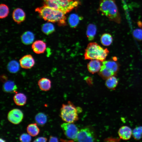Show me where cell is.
I'll use <instances>...</instances> for the list:
<instances>
[{
	"label": "cell",
	"mask_w": 142,
	"mask_h": 142,
	"mask_svg": "<svg viewBox=\"0 0 142 142\" xmlns=\"http://www.w3.org/2000/svg\"><path fill=\"white\" fill-rule=\"evenodd\" d=\"M35 10L40 17L45 21L57 23L60 26L66 25L65 14L61 11L44 5L36 8Z\"/></svg>",
	"instance_id": "1"
},
{
	"label": "cell",
	"mask_w": 142,
	"mask_h": 142,
	"mask_svg": "<svg viewBox=\"0 0 142 142\" xmlns=\"http://www.w3.org/2000/svg\"><path fill=\"white\" fill-rule=\"evenodd\" d=\"M109 20L120 24L121 17L115 0H101L98 9Z\"/></svg>",
	"instance_id": "2"
},
{
	"label": "cell",
	"mask_w": 142,
	"mask_h": 142,
	"mask_svg": "<svg viewBox=\"0 0 142 142\" xmlns=\"http://www.w3.org/2000/svg\"><path fill=\"white\" fill-rule=\"evenodd\" d=\"M107 48L104 49L95 42L89 43L85 50V59L97 60L104 61L109 53Z\"/></svg>",
	"instance_id": "3"
},
{
	"label": "cell",
	"mask_w": 142,
	"mask_h": 142,
	"mask_svg": "<svg viewBox=\"0 0 142 142\" xmlns=\"http://www.w3.org/2000/svg\"><path fill=\"white\" fill-rule=\"evenodd\" d=\"M80 3L78 0H43V5L61 11L65 14L77 7Z\"/></svg>",
	"instance_id": "4"
},
{
	"label": "cell",
	"mask_w": 142,
	"mask_h": 142,
	"mask_svg": "<svg viewBox=\"0 0 142 142\" xmlns=\"http://www.w3.org/2000/svg\"><path fill=\"white\" fill-rule=\"evenodd\" d=\"M77 108L71 102L63 104L60 110L62 119L66 122L73 123L78 119Z\"/></svg>",
	"instance_id": "5"
},
{
	"label": "cell",
	"mask_w": 142,
	"mask_h": 142,
	"mask_svg": "<svg viewBox=\"0 0 142 142\" xmlns=\"http://www.w3.org/2000/svg\"><path fill=\"white\" fill-rule=\"evenodd\" d=\"M96 140L94 131L90 127H86L79 130L75 140L78 142H94Z\"/></svg>",
	"instance_id": "6"
},
{
	"label": "cell",
	"mask_w": 142,
	"mask_h": 142,
	"mask_svg": "<svg viewBox=\"0 0 142 142\" xmlns=\"http://www.w3.org/2000/svg\"><path fill=\"white\" fill-rule=\"evenodd\" d=\"M61 127L67 138L75 140L79 131L75 125L73 123L66 122L62 124Z\"/></svg>",
	"instance_id": "7"
},
{
	"label": "cell",
	"mask_w": 142,
	"mask_h": 142,
	"mask_svg": "<svg viewBox=\"0 0 142 142\" xmlns=\"http://www.w3.org/2000/svg\"><path fill=\"white\" fill-rule=\"evenodd\" d=\"M23 117V112L18 109H14L11 110L7 115V119L9 121L15 124H17L20 123Z\"/></svg>",
	"instance_id": "8"
},
{
	"label": "cell",
	"mask_w": 142,
	"mask_h": 142,
	"mask_svg": "<svg viewBox=\"0 0 142 142\" xmlns=\"http://www.w3.org/2000/svg\"><path fill=\"white\" fill-rule=\"evenodd\" d=\"M35 63L34 58L30 54L25 55L19 60L21 67L25 69H29L32 67Z\"/></svg>",
	"instance_id": "9"
},
{
	"label": "cell",
	"mask_w": 142,
	"mask_h": 142,
	"mask_svg": "<svg viewBox=\"0 0 142 142\" xmlns=\"http://www.w3.org/2000/svg\"><path fill=\"white\" fill-rule=\"evenodd\" d=\"M118 135L120 138L124 140L129 139L132 135V130L129 126H123L119 129Z\"/></svg>",
	"instance_id": "10"
},
{
	"label": "cell",
	"mask_w": 142,
	"mask_h": 142,
	"mask_svg": "<svg viewBox=\"0 0 142 142\" xmlns=\"http://www.w3.org/2000/svg\"><path fill=\"white\" fill-rule=\"evenodd\" d=\"M32 48L33 51L37 54L43 53L46 48V43L41 40H38L32 44Z\"/></svg>",
	"instance_id": "11"
},
{
	"label": "cell",
	"mask_w": 142,
	"mask_h": 142,
	"mask_svg": "<svg viewBox=\"0 0 142 142\" xmlns=\"http://www.w3.org/2000/svg\"><path fill=\"white\" fill-rule=\"evenodd\" d=\"M25 17V13L22 9L17 8L13 11L12 13V18L14 21L17 24H20L23 22Z\"/></svg>",
	"instance_id": "12"
},
{
	"label": "cell",
	"mask_w": 142,
	"mask_h": 142,
	"mask_svg": "<svg viewBox=\"0 0 142 142\" xmlns=\"http://www.w3.org/2000/svg\"><path fill=\"white\" fill-rule=\"evenodd\" d=\"M100 62L97 60H91L87 64L88 71L93 74L99 71L102 66Z\"/></svg>",
	"instance_id": "13"
},
{
	"label": "cell",
	"mask_w": 142,
	"mask_h": 142,
	"mask_svg": "<svg viewBox=\"0 0 142 142\" xmlns=\"http://www.w3.org/2000/svg\"><path fill=\"white\" fill-rule=\"evenodd\" d=\"M38 85L41 90L47 91L49 90L51 88V82L49 79L46 78H42L38 80Z\"/></svg>",
	"instance_id": "14"
},
{
	"label": "cell",
	"mask_w": 142,
	"mask_h": 142,
	"mask_svg": "<svg viewBox=\"0 0 142 142\" xmlns=\"http://www.w3.org/2000/svg\"><path fill=\"white\" fill-rule=\"evenodd\" d=\"M22 42L26 45H29L32 43L34 39L33 33L30 31H27L24 32L21 36Z\"/></svg>",
	"instance_id": "15"
},
{
	"label": "cell",
	"mask_w": 142,
	"mask_h": 142,
	"mask_svg": "<svg viewBox=\"0 0 142 142\" xmlns=\"http://www.w3.org/2000/svg\"><path fill=\"white\" fill-rule=\"evenodd\" d=\"M82 17L75 13L70 14L68 18V21L70 26L72 28H75L78 25Z\"/></svg>",
	"instance_id": "16"
},
{
	"label": "cell",
	"mask_w": 142,
	"mask_h": 142,
	"mask_svg": "<svg viewBox=\"0 0 142 142\" xmlns=\"http://www.w3.org/2000/svg\"><path fill=\"white\" fill-rule=\"evenodd\" d=\"M15 104L18 106H22L26 102L27 98L26 95L22 93H16L13 98Z\"/></svg>",
	"instance_id": "17"
},
{
	"label": "cell",
	"mask_w": 142,
	"mask_h": 142,
	"mask_svg": "<svg viewBox=\"0 0 142 142\" xmlns=\"http://www.w3.org/2000/svg\"><path fill=\"white\" fill-rule=\"evenodd\" d=\"M3 87L4 91L8 93L16 92L17 89V86L11 80L6 82Z\"/></svg>",
	"instance_id": "18"
},
{
	"label": "cell",
	"mask_w": 142,
	"mask_h": 142,
	"mask_svg": "<svg viewBox=\"0 0 142 142\" xmlns=\"http://www.w3.org/2000/svg\"><path fill=\"white\" fill-rule=\"evenodd\" d=\"M97 31V27L95 24L91 23L88 25L86 31V35L88 40L92 41L94 39Z\"/></svg>",
	"instance_id": "19"
},
{
	"label": "cell",
	"mask_w": 142,
	"mask_h": 142,
	"mask_svg": "<svg viewBox=\"0 0 142 142\" xmlns=\"http://www.w3.org/2000/svg\"><path fill=\"white\" fill-rule=\"evenodd\" d=\"M115 73L112 70L102 65L99 72V74L103 79H107L113 76Z\"/></svg>",
	"instance_id": "20"
},
{
	"label": "cell",
	"mask_w": 142,
	"mask_h": 142,
	"mask_svg": "<svg viewBox=\"0 0 142 142\" xmlns=\"http://www.w3.org/2000/svg\"><path fill=\"white\" fill-rule=\"evenodd\" d=\"M118 82L117 78L112 76L106 79L105 83V85L108 89L113 90L117 86Z\"/></svg>",
	"instance_id": "21"
},
{
	"label": "cell",
	"mask_w": 142,
	"mask_h": 142,
	"mask_svg": "<svg viewBox=\"0 0 142 142\" xmlns=\"http://www.w3.org/2000/svg\"><path fill=\"white\" fill-rule=\"evenodd\" d=\"M28 133L32 136H35L38 135L40 130L36 123H32L28 125L27 128Z\"/></svg>",
	"instance_id": "22"
},
{
	"label": "cell",
	"mask_w": 142,
	"mask_h": 142,
	"mask_svg": "<svg viewBox=\"0 0 142 142\" xmlns=\"http://www.w3.org/2000/svg\"><path fill=\"white\" fill-rule=\"evenodd\" d=\"M113 38L111 35L108 33H105L103 34L100 38L101 43L105 46L110 45L112 43Z\"/></svg>",
	"instance_id": "23"
},
{
	"label": "cell",
	"mask_w": 142,
	"mask_h": 142,
	"mask_svg": "<svg viewBox=\"0 0 142 142\" xmlns=\"http://www.w3.org/2000/svg\"><path fill=\"white\" fill-rule=\"evenodd\" d=\"M103 65L110 69L115 73L118 70L119 66L117 62L114 61L108 60L103 62Z\"/></svg>",
	"instance_id": "24"
},
{
	"label": "cell",
	"mask_w": 142,
	"mask_h": 142,
	"mask_svg": "<svg viewBox=\"0 0 142 142\" xmlns=\"http://www.w3.org/2000/svg\"><path fill=\"white\" fill-rule=\"evenodd\" d=\"M7 69L10 73H15L17 72L19 69L18 63L15 60L10 61L7 65Z\"/></svg>",
	"instance_id": "25"
},
{
	"label": "cell",
	"mask_w": 142,
	"mask_h": 142,
	"mask_svg": "<svg viewBox=\"0 0 142 142\" xmlns=\"http://www.w3.org/2000/svg\"><path fill=\"white\" fill-rule=\"evenodd\" d=\"M35 119L36 123L40 125H44L47 122L46 115L42 113H39L35 116Z\"/></svg>",
	"instance_id": "26"
},
{
	"label": "cell",
	"mask_w": 142,
	"mask_h": 142,
	"mask_svg": "<svg viewBox=\"0 0 142 142\" xmlns=\"http://www.w3.org/2000/svg\"><path fill=\"white\" fill-rule=\"evenodd\" d=\"M42 31L47 35L55 31L54 26L50 23H47L43 25L42 28Z\"/></svg>",
	"instance_id": "27"
},
{
	"label": "cell",
	"mask_w": 142,
	"mask_h": 142,
	"mask_svg": "<svg viewBox=\"0 0 142 142\" xmlns=\"http://www.w3.org/2000/svg\"><path fill=\"white\" fill-rule=\"evenodd\" d=\"M132 135L135 139H140L142 137V126H139L134 129L132 130Z\"/></svg>",
	"instance_id": "28"
},
{
	"label": "cell",
	"mask_w": 142,
	"mask_h": 142,
	"mask_svg": "<svg viewBox=\"0 0 142 142\" xmlns=\"http://www.w3.org/2000/svg\"><path fill=\"white\" fill-rule=\"evenodd\" d=\"M9 13L8 7L7 5L4 4L0 5V18L3 19L6 17Z\"/></svg>",
	"instance_id": "29"
},
{
	"label": "cell",
	"mask_w": 142,
	"mask_h": 142,
	"mask_svg": "<svg viewBox=\"0 0 142 142\" xmlns=\"http://www.w3.org/2000/svg\"><path fill=\"white\" fill-rule=\"evenodd\" d=\"M134 37L138 40H142V29H137L134 30L133 32Z\"/></svg>",
	"instance_id": "30"
},
{
	"label": "cell",
	"mask_w": 142,
	"mask_h": 142,
	"mask_svg": "<svg viewBox=\"0 0 142 142\" xmlns=\"http://www.w3.org/2000/svg\"><path fill=\"white\" fill-rule=\"evenodd\" d=\"M31 136L28 134L23 133L21 135L19 138V140L23 142H29L31 141Z\"/></svg>",
	"instance_id": "31"
},
{
	"label": "cell",
	"mask_w": 142,
	"mask_h": 142,
	"mask_svg": "<svg viewBox=\"0 0 142 142\" xmlns=\"http://www.w3.org/2000/svg\"><path fill=\"white\" fill-rule=\"evenodd\" d=\"M47 140V139L45 137H40L36 139L33 142H45Z\"/></svg>",
	"instance_id": "32"
},
{
	"label": "cell",
	"mask_w": 142,
	"mask_h": 142,
	"mask_svg": "<svg viewBox=\"0 0 142 142\" xmlns=\"http://www.w3.org/2000/svg\"><path fill=\"white\" fill-rule=\"evenodd\" d=\"M58 138L56 137L50 136L49 138V142H58Z\"/></svg>",
	"instance_id": "33"
},
{
	"label": "cell",
	"mask_w": 142,
	"mask_h": 142,
	"mask_svg": "<svg viewBox=\"0 0 142 142\" xmlns=\"http://www.w3.org/2000/svg\"><path fill=\"white\" fill-rule=\"evenodd\" d=\"M1 77H2L1 79H2V81H4L6 80L7 77L6 76L4 75H3Z\"/></svg>",
	"instance_id": "34"
},
{
	"label": "cell",
	"mask_w": 142,
	"mask_h": 142,
	"mask_svg": "<svg viewBox=\"0 0 142 142\" xmlns=\"http://www.w3.org/2000/svg\"><path fill=\"white\" fill-rule=\"evenodd\" d=\"M0 141L1 142H5V141L3 140V139L1 138L0 139Z\"/></svg>",
	"instance_id": "35"
}]
</instances>
